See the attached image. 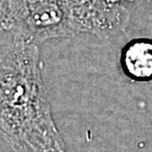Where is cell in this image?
I'll list each match as a JSON object with an SVG mask.
<instances>
[{"instance_id":"2","label":"cell","mask_w":152,"mask_h":152,"mask_svg":"<svg viewBox=\"0 0 152 152\" xmlns=\"http://www.w3.org/2000/svg\"><path fill=\"white\" fill-rule=\"evenodd\" d=\"M149 0H79V33L107 36L129 25L132 12Z\"/></svg>"},{"instance_id":"3","label":"cell","mask_w":152,"mask_h":152,"mask_svg":"<svg viewBox=\"0 0 152 152\" xmlns=\"http://www.w3.org/2000/svg\"><path fill=\"white\" fill-rule=\"evenodd\" d=\"M121 66L132 80H152L151 38H135L126 44L121 53Z\"/></svg>"},{"instance_id":"4","label":"cell","mask_w":152,"mask_h":152,"mask_svg":"<svg viewBox=\"0 0 152 152\" xmlns=\"http://www.w3.org/2000/svg\"><path fill=\"white\" fill-rule=\"evenodd\" d=\"M2 4H4V0H0V43L5 39L9 33H7L4 28V22H2Z\"/></svg>"},{"instance_id":"1","label":"cell","mask_w":152,"mask_h":152,"mask_svg":"<svg viewBox=\"0 0 152 152\" xmlns=\"http://www.w3.org/2000/svg\"><path fill=\"white\" fill-rule=\"evenodd\" d=\"M78 0H4L7 33L34 43L78 32Z\"/></svg>"}]
</instances>
